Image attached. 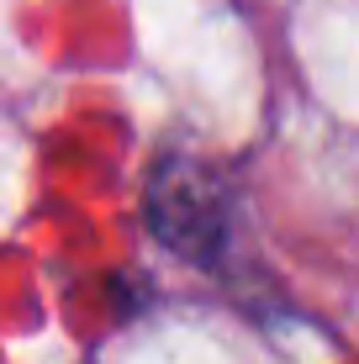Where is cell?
<instances>
[{
  "mask_svg": "<svg viewBox=\"0 0 359 364\" xmlns=\"http://www.w3.org/2000/svg\"><path fill=\"white\" fill-rule=\"evenodd\" d=\"M148 211H154V228L185 254H206L222 237V200L212 180L191 164H159Z\"/></svg>",
  "mask_w": 359,
  "mask_h": 364,
  "instance_id": "1",
  "label": "cell"
}]
</instances>
